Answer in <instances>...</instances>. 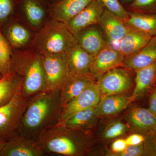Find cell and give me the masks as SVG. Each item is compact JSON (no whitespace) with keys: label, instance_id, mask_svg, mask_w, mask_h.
Instances as JSON below:
<instances>
[{"label":"cell","instance_id":"6da1fadb","mask_svg":"<svg viewBox=\"0 0 156 156\" xmlns=\"http://www.w3.org/2000/svg\"><path fill=\"white\" fill-rule=\"evenodd\" d=\"M62 109L60 89H47L29 98L19 133L36 140L42 131L58 124Z\"/></svg>","mask_w":156,"mask_h":156},{"label":"cell","instance_id":"7a4b0ae2","mask_svg":"<svg viewBox=\"0 0 156 156\" xmlns=\"http://www.w3.org/2000/svg\"><path fill=\"white\" fill-rule=\"evenodd\" d=\"M36 140L45 156H84L92 152L95 138L92 131L56 125L42 131Z\"/></svg>","mask_w":156,"mask_h":156},{"label":"cell","instance_id":"3957f363","mask_svg":"<svg viewBox=\"0 0 156 156\" xmlns=\"http://www.w3.org/2000/svg\"><path fill=\"white\" fill-rule=\"evenodd\" d=\"M10 70L22 78L21 92L25 97L29 98L47 90L42 56L36 50L13 53Z\"/></svg>","mask_w":156,"mask_h":156},{"label":"cell","instance_id":"277c9868","mask_svg":"<svg viewBox=\"0 0 156 156\" xmlns=\"http://www.w3.org/2000/svg\"><path fill=\"white\" fill-rule=\"evenodd\" d=\"M76 43L75 37L64 23L52 19L38 34L36 50L41 55L67 54Z\"/></svg>","mask_w":156,"mask_h":156},{"label":"cell","instance_id":"5b68a950","mask_svg":"<svg viewBox=\"0 0 156 156\" xmlns=\"http://www.w3.org/2000/svg\"><path fill=\"white\" fill-rule=\"evenodd\" d=\"M21 87L9 102L0 107V139L6 141L19 132L29 99L23 95Z\"/></svg>","mask_w":156,"mask_h":156},{"label":"cell","instance_id":"8992f818","mask_svg":"<svg viewBox=\"0 0 156 156\" xmlns=\"http://www.w3.org/2000/svg\"><path fill=\"white\" fill-rule=\"evenodd\" d=\"M130 71L125 67L115 68L98 78L96 82L101 98L107 95L127 93L133 84Z\"/></svg>","mask_w":156,"mask_h":156},{"label":"cell","instance_id":"52a82bcc","mask_svg":"<svg viewBox=\"0 0 156 156\" xmlns=\"http://www.w3.org/2000/svg\"><path fill=\"white\" fill-rule=\"evenodd\" d=\"M47 89L56 90L69 75L67 54L41 55Z\"/></svg>","mask_w":156,"mask_h":156},{"label":"cell","instance_id":"ba28073f","mask_svg":"<svg viewBox=\"0 0 156 156\" xmlns=\"http://www.w3.org/2000/svg\"><path fill=\"white\" fill-rule=\"evenodd\" d=\"M126 56L108 42L95 56L90 74L95 80L113 69L122 67Z\"/></svg>","mask_w":156,"mask_h":156},{"label":"cell","instance_id":"9c48e42d","mask_svg":"<svg viewBox=\"0 0 156 156\" xmlns=\"http://www.w3.org/2000/svg\"><path fill=\"white\" fill-rule=\"evenodd\" d=\"M101 99L100 92L95 81L89 84L79 96L62 109L58 124L60 125L77 112L95 107Z\"/></svg>","mask_w":156,"mask_h":156},{"label":"cell","instance_id":"30bf717a","mask_svg":"<svg viewBox=\"0 0 156 156\" xmlns=\"http://www.w3.org/2000/svg\"><path fill=\"white\" fill-rule=\"evenodd\" d=\"M104 10V7L99 1L93 0L83 11L65 23V25L75 37L87 27L98 24Z\"/></svg>","mask_w":156,"mask_h":156},{"label":"cell","instance_id":"8fae6325","mask_svg":"<svg viewBox=\"0 0 156 156\" xmlns=\"http://www.w3.org/2000/svg\"><path fill=\"white\" fill-rule=\"evenodd\" d=\"M124 119L133 132L143 134L156 132V116L148 108L131 107L126 113Z\"/></svg>","mask_w":156,"mask_h":156},{"label":"cell","instance_id":"7c38bea8","mask_svg":"<svg viewBox=\"0 0 156 156\" xmlns=\"http://www.w3.org/2000/svg\"><path fill=\"white\" fill-rule=\"evenodd\" d=\"M36 140L19 132L6 140L0 156H43Z\"/></svg>","mask_w":156,"mask_h":156},{"label":"cell","instance_id":"4fadbf2b","mask_svg":"<svg viewBox=\"0 0 156 156\" xmlns=\"http://www.w3.org/2000/svg\"><path fill=\"white\" fill-rule=\"evenodd\" d=\"M98 25L108 42L112 45L118 44L130 28L123 20L105 9L99 18Z\"/></svg>","mask_w":156,"mask_h":156},{"label":"cell","instance_id":"5bb4252c","mask_svg":"<svg viewBox=\"0 0 156 156\" xmlns=\"http://www.w3.org/2000/svg\"><path fill=\"white\" fill-rule=\"evenodd\" d=\"M95 81L91 74L78 76L69 74L65 79L60 89L62 108L76 98L92 82Z\"/></svg>","mask_w":156,"mask_h":156},{"label":"cell","instance_id":"9a60e30c","mask_svg":"<svg viewBox=\"0 0 156 156\" xmlns=\"http://www.w3.org/2000/svg\"><path fill=\"white\" fill-rule=\"evenodd\" d=\"M98 24L83 30L75 36L76 43L85 51L95 56L107 44L105 37Z\"/></svg>","mask_w":156,"mask_h":156},{"label":"cell","instance_id":"2e32d148","mask_svg":"<svg viewBox=\"0 0 156 156\" xmlns=\"http://www.w3.org/2000/svg\"><path fill=\"white\" fill-rule=\"evenodd\" d=\"M93 0H58L49 8L53 19L65 23L79 14Z\"/></svg>","mask_w":156,"mask_h":156},{"label":"cell","instance_id":"e0dca14e","mask_svg":"<svg viewBox=\"0 0 156 156\" xmlns=\"http://www.w3.org/2000/svg\"><path fill=\"white\" fill-rule=\"evenodd\" d=\"M133 101L132 95L127 93L107 95L101 98L95 107V112L99 119L115 115L125 109Z\"/></svg>","mask_w":156,"mask_h":156},{"label":"cell","instance_id":"ac0fdd59","mask_svg":"<svg viewBox=\"0 0 156 156\" xmlns=\"http://www.w3.org/2000/svg\"><path fill=\"white\" fill-rule=\"evenodd\" d=\"M94 58L76 43L67 53L69 74L78 76L90 74Z\"/></svg>","mask_w":156,"mask_h":156},{"label":"cell","instance_id":"d6986e66","mask_svg":"<svg viewBox=\"0 0 156 156\" xmlns=\"http://www.w3.org/2000/svg\"><path fill=\"white\" fill-rule=\"evenodd\" d=\"M156 62V36L136 53L125 57L122 67L135 71Z\"/></svg>","mask_w":156,"mask_h":156},{"label":"cell","instance_id":"ffe728a7","mask_svg":"<svg viewBox=\"0 0 156 156\" xmlns=\"http://www.w3.org/2000/svg\"><path fill=\"white\" fill-rule=\"evenodd\" d=\"M135 87L132 93L135 101L143 97L156 83V62L135 71Z\"/></svg>","mask_w":156,"mask_h":156},{"label":"cell","instance_id":"44dd1931","mask_svg":"<svg viewBox=\"0 0 156 156\" xmlns=\"http://www.w3.org/2000/svg\"><path fill=\"white\" fill-rule=\"evenodd\" d=\"M152 37L141 31L130 27L125 36L118 43L117 49L126 57L130 56L143 48Z\"/></svg>","mask_w":156,"mask_h":156},{"label":"cell","instance_id":"7402d4cb","mask_svg":"<svg viewBox=\"0 0 156 156\" xmlns=\"http://www.w3.org/2000/svg\"><path fill=\"white\" fill-rule=\"evenodd\" d=\"M95 108L77 112L60 125L83 131H92L99 119L96 114Z\"/></svg>","mask_w":156,"mask_h":156},{"label":"cell","instance_id":"603a6c76","mask_svg":"<svg viewBox=\"0 0 156 156\" xmlns=\"http://www.w3.org/2000/svg\"><path fill=\"white\" fill-rule=\"evenodd\" d=\"M45 0H18L30 24L35 27H38L44 21L46 15Z\"/></svg>","mask_w":156,"mask_h":156},{"label":"cell","instance_id":"cb8c5ba5","mask_svg":"<svg viewBox=\"0 0 156 156\" xmlns=\"http://www.w3.org/2000/svg\"><path fill=\"white\" fill-rule=\"evenodd\" d=\"M126 25L150 35L156 36V14L136 13L128 11Z\"/></svg>","mask_w":156,"mask_h":156},{"label":"cell","instance_id":"d4e9b609","mask_svg":"<svg viewBox=\"0 0 156 156\" xmlns=\"http://www.w3.org/2000/svg\"><path fill=\"white\" fill-rule=\"evenodd\" d=\"M23 79L11 71L0 80V107L9 102L22 86Z\"/></svg>","mask_w":156,"mask_h":156},{"label":"cell","instance_id":"484cf974","mask_svg":"<svg viewBox=\"0 0 156 156\" xmlns=\"http://www.w3.org/2000/svg\"><path fill=\"white\" fill-rule=\"evenodd\" d=\"M5 35L10 45L16 48L25 46L30 38L29 31L17 23H11L8 24L5 29Z\"/></svg>","mask_w":156,"mask_h":156},{"label":"cell","instance_id":"4316f807","mask_svg":"<svg viewBox=\"0 0 156 156\" xmlns=\"http://www.w3.org/2000/svg\"><path fill=\"white\" fill-rule=\"evenodd\" d=\"M130 128L126 122L119 119L108 121L100 130V138L104 141H109L123 136L128 131Z\"/></svg>","mask_w":156,"mask_h":156},{"label":"cell","instance_id":"83f0119b","mask_svg":"<svg viewBox=\"0 0 156 156\" xmlns=\"http://www.w3.org/2000/svg\"><path fill=\"white\" fill-rule=\"evenodd\" d=\"M12 54L11 45L0 30V73L2 76L10 72V61Z\"/></svg>","mask_w":156,"mask_h":156},{"label":"cell","instance_id":"f1b7e54d","mask_svg":"<svg viewBox=\"0 0 156 156\" xmlns=\"http://www.w3.org/2000/svg\"><path fill=\"white\" fill-rule=\"evenodd\" d=\"M126 6L130 12L156 14V0H134Z\"/></svg>","mask_w":156,"mask_h":156},{"label":"cell","instance_id":"f546056e","mask_svg":"<svg viewBox=\"0 0 156 156\" xmlns=\"http://www.w3.org/2000/svg\"><path fill=\"white\" fill-rule=\"evenodd\" d=\"M105 9L119 17L124 21L128 19V11L123 7L119 0H98Z\"/></svg>","mask_w":156,"mask_h":156},{"label":"cell","instance_id":"4dcf8cb0","mask_svg":"<svg viewBox=\"0 0 156 156\" xmlns=\"http://www.w3.org/2000/svg\"><path fill=\"white\" fill-rule=\"evenodd\" d=\"M18 0H0V23L5 22L13 13Z\"/></svg>","mask_w":156,"mask_h":156},{"label":"cell","instance_id":"1f68e13d","mask_svg":"<svg viewBox=\"0 0 156 156\" xmlns=\"http://www.w3.org/2000/svg\"><path fill=\"white\" fill-rule=\"evenodd\" d=\"M145 140L143 143L144 155L156 156V137L155 133L144 134Z\"/></svg>","mask_w":156,"mask_h":156},{"label":"cell","instance_id":"d6a6232c","mask_svg":"<svg viewBox=\"0 0 156 156\" xmlns=\"http://www.w3.org/2000/svg\"><path fill=\"white\" fill-rule=\"evenodd\" d=\"M128 147L125 138H118L112 143L110 149L106 151V155L117 156Z\"/></svg>","mask_w":156,"mask_h":156},{"label":"cell","instance_id":"836d02e7","mask_svg":"<svg viewBox=\"0 0 156 156\" xmlns=\"http://www.w3.org/2000/svg\"><path fill=\"white\" fill-rule=\"evenodd\" d=\"M144 147L142 144L138 145L128 146L126 149L117 156H143Z\"/></svg>","mask_w":156,"mask_h":156},{"label":"cell","instance_id":"e575fe53","mask_svg":"<svg viewBox=\"0 0 156 156\" xmlns=\"http://www.w3.org/2000/svg\"><path fill=\"white\" fill-rule=\"evenodd\" d=\"M144 134L134 133L130 134L125 138L128 146L138 145L142 144L145 140Z\"/></svg>","mask_w":156,"mask_h":156},{"label":"cell","instance_id":"d590c367","mask_svg":"<svg viewBox=\"0 0 156 156\" xmlns=\"http://www.w3.org/2000/svg\"><path fill=\"white\" fill-rule=\"evenodd\" d=\"M148 108L156 116V85L154 87L149 97Z\"/></svg>","mask_w":156,"mask_h":156},{"label":"cell","instance_id":"8d00e7d4","mask_svg":"<svg viewBox=\"0 0 156 156\" xmlns=\"http://www.w3.org/2000/svg\"><path fill=\"white\" fill-rule=\"evenodd\" d=\"M119 1L122 3V5H127L133 2L134 0H119Z\"/></svg>","mask_w":156,"mask_h":156},{"label":"cell","instance_id":"74e56055","mask_svg":"<svg viewBox=\"0 0 156 156\" xmlns=\"http://www.w3.org/2000/svg\"><path fill=\"white\" fill-rule=\"evenodd\" d=\"M5 140H3L0 139V153L2 150L3 147L5 143Z\"/></svg>","mask_w":156,"mask_h":156},{"label":"cell","instance_id":"f35d334b","mask_svg":"<svg viewBox=\"0 0 156 156\" xmlns=\"http://www.w3.org/2000/svg\"><path fill=\"white\" fill-rule=\"evenodd\" d=\"M45 1H47V2H50L51 4V3L56 2L58 1V0H45Z\"/></svg>","mask_w":156,"mask_h":156},{"label":"cell","instance_id":"ab89813d","mask_svg":"<svg viewBox=\"0 0 156 156\" xmlns=\"http://www.w3.org/2000/svg\"><path fill=\"white\" fill-rule=\"evenodd\" d=\"M2 75H1V74L0 73V80H1V79H2Z\"/></svg>","mask_w":156,"mask_h":156},{"label":"cell","instance_id":"60d3db41","mask_svg":"<svg viewBox=\"0 0 156 156\" xmlns=\"http://www.w3.org/2000/svg\"><path fill=\"white\" fill-rule=\"evenodd\" d=\"M155 135H156V132L155 133Z\"/></svg>","mask_w":156,"mask_h":156}]
</instances>
